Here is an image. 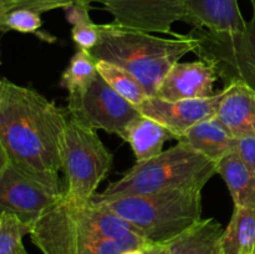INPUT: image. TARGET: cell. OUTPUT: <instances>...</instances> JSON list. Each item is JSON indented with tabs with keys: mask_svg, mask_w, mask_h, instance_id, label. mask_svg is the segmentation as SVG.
Masks as SVG:
<instances>
[{
	"mask_svg": "<svg viewBox=\"0 0 255 254\" xmlns=\"http://www.w3.org/2000/svg\"><path fill=\"white\" fill-rule=\"evenodd\" d=\"M66 114L35 90L0 79V142L10 163L61 186L60 147Z\"/></svg>",
	"mask_w": 255,
	"mask_h": 254,
	"instance_id": "1",
	"label": "cell"
},
{
	"mask_svg": "<svg viewBox=\"0 0 255 254\" xmlns=\"http://www.w3.org/2000/svg\"><path fill=\"white\" fill-rule=\"evenodd\" d=\"M30 238L44 254H122L152 246L114 212L94 203L77 206L65 197L35 222Z\"/></svg>",
	"mask_w": 255,
	"mask_h": 254,
	"instance_id": "2",
	"label": "cell"
},
{
	"mask_svg": "<svg viewBox=\"0 0 255 254\" xmlns=\"http://www.w3.org/2000/svg\"><path fill=\"white\" fill-rule=\"evenodd\" d=\"M99 41L90 54L95 61L111 62L136 77L149 97L156 96L161 82L174 64L198 46L189 32L159 37L149 32L115 24H97Z\"/></svg>",
	"mask_w": 255,
	"mask_h": 254,
	"instance_id": "3",
	"label": "cell"
},
{
	"mask_svg": "<svg viewBox=\"0 0 255 254\" xmlns=\"http://www.w3.org/2000/svg\"><path fill=\"white\" fill-rule=\"evenodd\" d=\"M214 174H217L216 162L178 142L156 157L136 162L121 178L111 182L101 193L95 194L91 202L168 189L202 191Z\"/></svg>",
	"mask_w": 255,
	"mask_h": 254,
	"instance_id": "4",
	"label": "cell"
},
{
	"mask_svg": "<svg viewBox=\"0 0 255 254\" xmlns=\"http://www.w3.org/2000/svg\"><path fill=\"white\" fill-rule=\"evenodd\" d=\"M91 203L128 222L151 244H167L202 219L199 189H168Z\"/></svg>",
	"mask_w": 255,
	"mask_h": 254,
	"instance_id": "5",
	"label": "cell"
},
{
	"mask_svg": "<svg viewBox=\"0 0 255 254\" xmlns=\"http://www.w3.org/2000/svg\"><path fill=\"white\" fill-rule=\"evenodd\" d=\"M60 159L66 181L65 199L77 206L91 203L112 167V154L96 129L70 117L62 133Z\"/></svg>",
	"mask_w": 255,
	"mask_h": 254,
	"instance_id": "6",
	"label": "cell"
},
{
	"mask_svg": "<svg viewBox=\"0 0 255 254\" xmlns=\"http://www.w3.org/2000/svg\"><path fill=\"white\" fill-rule=\"evenodd\" d=\"M252 19L244 31L237 34L211 32L193 29L191 34L198 41L194 54L199 60L211 62L224 86L242 81L255 90V0Z\"/></svg>",
	"mask_w": 255,
	"mask_h": 254,
	"instance_id": "7",
	"label": "cell"
},
{
	"mask_svg": "<svg viewBox=\"0 0 255 254\" xmlns=\"http://www.w3.org/2000/svg\"><path fill=\"white\" fill-rule=\"evenodd\" d=\"M67 112L87 127L119 136L141 115L137 106L115 91L100 75L85 91L69 95Z\"/></svg>",
	"mask_w": 255,
	"mask_h": 254,
	"instance_id": "8",
	"label": "cell"
},
{
	"mask_svg": "<svg viewBox=\"0 0 255 254\" xmlns=\"http://www.w3.org/2000/svg\"><path fill=\"white\" fill-rule=\"evenodd\" d=\"M64 194L61 186L41 181L10 162L0 171V213L15 214L26 223L35 224Z\"/></svg>",
	"mask_w": 255,
	"mask_h": 254,
	"instance_id": "9",
	"label": "cell"
},
{
	"mask_svg": "<svg viewBox=\"0 0 255 254\" xmlns=\"http://www.w3.org/2000/svg\"><path fill=\"white\" fill-rule=\"evenodd\" d=\"M114 22L132 30L176 36L172 25L184 21L187 0H102Z\"/></svg>",
	"mask_w": 255,
	"mask_h": 254,
	"instance_id": "10",
	"label": "cell"
},
{
	"mask_svg": "<svg viewBox=\"0 0 255 254\" xmlns=\"http://www.w3.org/2000/svg\"><path fill=\"white\" fill-rule=\"evenodd\" d=\"M224 92L226 90L223 89L204 99L179 101H166L158 97H148L137 106V109L143 116L154 120L169 129L178 141L179 137L194 125L217 116Z\"/></svg>",
	"mask_w": 255,
	"mask_h": 254,
	"instance_id": "11",
	"label": "cell"
},
{
	"mask_svg": "<svg viewBox=\"0 0 255 254\" xmlns=\"http://www.w3.org/2000/svg\"><path fill=\"white\" fill-rule=\"evenodd\" d=\"M218 79L216 69L208 61L177 62L164 76L154 97L166 101L204 99L214 95L213 87Z\"/></svg>",
	"mask_w": 255,
	"mask_h": 254,
	"instance_id": "12",
	"label": "cell"
},
{
	"mask_svg": "<svg viewBox=\"0 0 255 254\" xmlns=\"http://www.w3.org/2000/svg\"><path fill=\"white\" fill-rule=\"evenodd\" d=\"M184 22L193 29L223 34L242 32L247 26L238 0H187Z\"/></svg>",
	"mask_w": 255,
	"mask_h": 254,
	"instance_id": "13",
	"label": "cell"
},
{
	"mask_svg": "<svg viewBox=\"0 0 255 254\" xmlns=\"http://www.w3.org/2000/svg\"><path fill=\"white\" fill-rule=\"evenodd\" d=\"M217 119L236 138H255V90L242 81L224 86Z\"/></svg>",
	"mask_w": 255,
	"mask_h": 254,
	"instance_id": "14",
	"label": "cell"
},
{
	"mask_svg": "<svg viewBox=\"0 0 255 254\" xmlns=\"http://www.w3.org/2000/svg\"><path fill=\"white\" fill-rule=\"evenodd\" d=\"M237 139L217 117H213L194 125L179 137L178 142L217 163L237 152Z\"/></svg>",
	"mask_w": 255,
	"mask_h": 254,
	"instance_id": "15",
	"label": "cell"
},
{
	"mask_svg": "<svg viewBox=\"0 0 255 254\" xmlns=\"http://www.w3.org/2000/svg\"><path fill=\"white\" fill-rule=\"evenodd\" d=\"M120 137L131 146L137 162L156 157L163 151L167 141L176 139L169 129L142 114L125 128Z\"/></svg>",
	"mask_w": 255,
	"mask_h": 254,
	"instance_id": "16",
	"label": "cell"
},
{
	"mask_svg": "<svg viewBox=\"0 0 255 254\" xmlns=\"http://www.w3.org/2000/svg\"><path fill=\"white\" fill-rule=\"evenodd\" d=\"M222 234L219 222L214 218L201 219L164 246L168 254H224Z\"/></svg>",
	"mask_w": 255,
	"mask_h": 254,
	"instance_id": "17",
	"label": "cell"
},
{
	"mask_svg": "<svg viewBox=\"0 0 255 254\" xmlns=\"http://www.w3.org/2000/svg\"><path fill=\"white\" fill-rule=\"evenodd\" d=\"M217 173L226 182L234 207L255 209V174L237 152L217 162Z\"/></svg>",
	"mask_w": 255,
	"mask_h": 254,
	"instance_id": "18",
	"label": "cell"
},
{
	"mask_svg": "<svg viewBox=\"0 0 255 254\" xmlns=\"http://www.w3.org/2000/svg\"><path fill=\"white\" fill-rule=\"evenodd\" d=\"M224 254H253L255 249V209L234 207L228 227L222 234Z\"/></svg>",
	"mask_w": 255,
	"mask_h": 254,
	"instance_id": "19",
	"label": "cell"
},
{
	"mask_svg": "<svg viewBox=\"0 0 255 254\" xmlns=\"http://www.w3.org/2000/svg\"><path fill=\"white\" fill-rule=\"evenodd\" d=\"M97 72L100 76L112 87L116 92H119L122 97L133 104L134 106H139L142 102L148 99V94L144 87L139 84L138 80L132 76L128 71L122 69L121 66L111 64V62L96 61Z\"/></svg>",
	"mask_w": 255,
	"mask_h": 254,
	"instance_id": "20",
	"label": "cell"
},
{
	"mask_svg": "<svg viewBox=\"0 0 255 254\" xmlns=\"http://www.w3.org/2000/svg\"><path fill=\"white\" fill-rule=\"evenodd\" d=\"M97 75L96 61L91 54L86 50L77 49L62 72L60 85L69 91V95H76L85 91Z\"/></svg>",
	"mask_w": 255,
	"mask_h": 254,
	"instance_id": "21",
	"label": "cell"
},
{
	"mask_svg": "<svg viewBox=\"0 0 255 254\" xmlns=\"http://www.w3.org/2000/svg\"><path fill=\"white\" fill-rule=\"evenodd\" d=\"M90 9L87 5H72L66 7L65 15L72 25V40L80 50L90 51L99 41V27L90 17Z\"/></svg>",
	"mask_w": 255,
	"mask_h": 254,
	"instance_id": "22",
	"label": "cell"
},
{
	"mask_svg": "<svg viewBox=\"0 0 255 254\" xmlns=\"http://www.w3.org/2000/svg\"><path fill=\"white\" fill-rule=\"evenodd\" d=\"M34 224L21 221L15 214L0 213V254H19L24 248L22 238L31 233Z\"/></svg>",
	"mask_w": 255,
	"mask_h": 254,
	"instance_id": "23",
	"label": "cell"
},
{
	"mask_svg": "<svg viewBox=\"0 0 255 254\" xmlns=\"http://www.w3.org/2000/svg\"><path fill=\"white\" fill-rule=\"evenodd\" d=\"M102 0H0V17L14 9H29L41 15L55 9H66L72 5H87Z\"/></svg>",
	"mask_w": 255,
	"mask_h": 254,
	"instance_id": "24",
	"label": "cell"
},
{
	"mask_svg": "<svg viewBox=\"0 0 255 254\" xmlns=\"http://www.w3.org/2000/svg\"><path fill=\"white\" fill-rule=\"evenodd\" d=\"M42 20L40 14L29 9H14L0 17V31L25 32V34H37L41 29Z\"/></svg>",
	"mask_w": 255,
	"mask_h": 254,
	"instance_id": "25",
	"label": "cell"
},
{
	"mask_svg": "<svg viewBox=\"0 0 255 254\" xmlns=\"http://www.w3.org/2000/svg\"><path fill=\"white\" fill-rule=\"evenodd\" d=\"M237 153L246 162L247 166L255 174V138L246 137L237 139Z\"/></svg>",
	"mask_w": 255,
	"mask_h": 254,
	"instance_id": "26",
	"label": "cell"
},
{
	"mask_svg": "<svg viewBox=\"0 0 255 254\" xmlns=\"http://www.w3.org/2000/svg\"><path fill=\"white\" fill-rule=\"evenodd\" d=\"M144 254H168L167 247L164 244H152L143 249Z\"/></svg>",
	"mask_w": 255,
	"mask_h": 254,
	"instance_id": "27",
	"label": "cell"
},
{
	"mask_svg": "<svg viewBox=\"0 0 255 254\" xmlns=\"http://www.w3.org/2000/svg\"><path fill=\"white\" fill-rule=\"evenodd\" d=\"M7 163H9V159H7L6 153H5L4 148H2L1 142H0V171H1V169L4 168Z\"/></svg>",
	"mask_w": 255,
	"mask_h": 254,
	"instance_id": "28",
	"label": "cell"
},
{
	"mask_svg": "<svg viewBox=\"0 0 255 254\" xmlns=\"http://www.w3.org/2000/svg\"><path fill=\"white\" fill-rule=\"evenodd\" d=\"M122 254H144L143 249H131V251H126Z\"/></svg>",
	"mask_w": 255,
	"mask_h": 254,
	"instance_id": "29",
	"label": "cell"
},
{
	"mask_svg": "<svg viewBox=\"0 0 255 254\" xmlns=\"http://www.w3.org/2000/svg\"><path fill=\"white\" fill-rule=\"evenodd\" d=\"M19 254H29V253H27V252H26V249L22 248L21 251H20V253H19Z\"/></svg>",
	"mask_w": 255,
	"mask_h": 254,
	"instance_id": "30",
	"label": "cell"
},
{
	"mask_svg": "<svg viewBox=\"0 0 255 254\" xmlns=\"http://www.w3.org/2000/svg\"><path fill=\"white\" fill-rule=\"evenodd\" d=\"M253 254H255V249H254V252H253Z\"/></svg>",
	"mask_w": 255,
	"mask_h": 254,
	"instance_id": "31",
	"label": "cell"
}]
</instances>
